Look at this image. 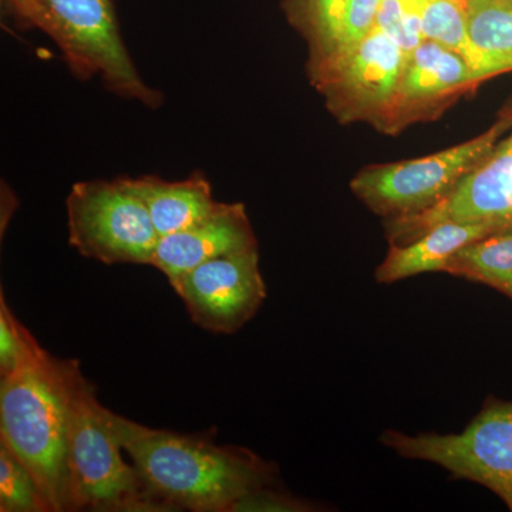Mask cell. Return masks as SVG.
I'll use <instances>...</instances> for the list:
<instances>
[{"instance_id":"obj_13","label":"cell","mask_w":512,"mask_h":512,"mask_svg":"<svg viewBox=\"0 0 512 512\" xmlns=\"http://www.w3.org/2000/svg\"><path fill=\"white\" fill-rule=\"evenodd\" d=\"M124 180L146 204L160 238L210 217L222 204L215 200L212 185L202 173L178 181L163 180L157 175Z\"/></svg>"},{"instance_id":"obj_18","label":"cell","mask_w":512,"mask_h":512,"mask_svg":"<svg viewBox=\"0 0 512 512\" xmlns=\"http://www.w3.org/2000/svg\"><path fill=\"white\" fill-rule=\"evenodd\" d=\"M0 511L55 512L32 471L0 441Z\"/></svg>"},{"instance_id":"obj_7","label":"cell","mask_w":512,"mask_h":512,"mask_svg":"<svg viewBox=\"0 0 512 512\" xmlns=\"http://www.w3.org/2000/svg\"><path fill=\"white\" fill-rule=\"evenodd\" d=\"M380 441L404 458L429 461L484 485L512 511V402L490 397L460 434L386 430Z\"/></svg>"},{"instance_id":"obj_5","label":"cell","mask_w":512,"mask_h":512,"mask_svg":"<svg viewBox=\"0 0 512 512\" xmlns=\"http://www.w3.org/2000/svg\"><path fill=\"white\" fill-rule=\"evenodd\" d=\"M70 245L106 265H151L160 241L150 212L124 177L76 183L66 200Z\"/></svg>"},{"instance_id":"obj_8","label":"cell","mask_w":512,"mask_h":512,"mask_svg":"<svg viewBox=\"0 0 512 512\" xmlns=\"http://www.w3.org/2000/svg\"><path fill=\"white\" fill-rule=\"evenodd\" d=\"M406 53L373 28L355 45L308 64L312 86L340 124L367 123L379 130L402 76Z\"/></svg>"},{"instance_id":"obj_10","label":"cell","mask_w":512,"mask_h":512,"mask_svg":"<svg viewBox=\"0 0 512 512\" xmlns=\"http://www.w3.org/2000/svg\"><path fill=\"white\" fill-rule=\"evenodd\" d=\"M481 83L463 57L424 40L404 59L402 76L379 131L396 136L413 124L439 119Z\"/></svg>"},{"instance_id":"obj_16","label":"cell","mask_w":512,"mask_h":512,"mask_svg":"<svg viewBox=\"0 0 512 512\" xmlns=\"http://www.w3.org/2000/svg\"><path fill=\"white\" fill-rule=\"evenodd\" d=\"M421 26L424 39L463 57L483 82L490 79L485 73L483 56L471 40L467 0H423Z\"/></svg>"},{"instance_id":"obj_20","label":"cell","mask_w":512,"mask_h":512,"mask_svg":"<svg viewBox=\"0 0 512 512\" xmlns=\"http://www.w3.org/2000/svg\"><path fill=\"white\" fill-rule=\"evenodd\" d=\"M40 348L20 320L10 311L5 295H0V376L15 372Z\"/></svg>"},{"instance_id":"obj_15","label":"cell","mask_w":512,"mask_h":512,"mask_svg":"<svg viewBox=\"0 0 512 512\" xmlns=\"http://www.w3.org/2000/svg\"><path fill=\"white\" fill-rule=\"evenodd\" d=\"M471 40L494 77L512 72V0H467Z\"/></svg>"},{"instance_id":"obj_12","label":"cell","mask_w":512,"mask_h":512,"mask_svg":"<svg viewBox=\"0 0 512 512\" xmlns=\"http://www.w3.org/2000/svg\"><path fill=\"white\" fill-rule=\"evenodd\" d=\"M498 231L478 222L446 221L434 225L406 244H390L386 259L376 269L379 284H393L427 272H446L461 248Z\"/></svg>"},{"instance_id":"obj_14","label":"cell","mask_w":512,"mask_h":512,"mask_svg":"<svg viewBox=\"0 0 512 512\" xmlns=\"http://www.w3.org/2000/svg\"><path fill=\"white\" fill-rule=\"evenodd\" d=\"M446 274L490 286L512 301V227L461 248L448 262Z\"/></svg>"},{"instance_id":"obj_3","label":"cell","mask_w":512,"mask_h":512,"mask_svg":"<svg viewBox=\"0 0 512 512\" xmlns=\"http://www.w3.org/2000/svg\"><path fill=\"white\" fill-rule=\"evenodd\" d=\"M109 409L80 372L74 382L67 430L70 498L73 511H174L148 490L136 467L120 454Z\"/></svg>"},{"instance_id":"obj_24","label":"cell","mask_w":512,"mask_h":512,"mask_svg":"<svg viewBox=\"0 0 512 512\" xmlns=\"http://www.w3.org/2000/svg\"><path fill=\"white\" fill-rule=\"evenodd\" d=\"M500 117L508 124V131H510L508 137H510L512 141V101H510L507 106L503 107V110L500 111Z\"/></svg>"},{"instance_id":"obj_19","label":"cell","mask_w":512,"mask_h":512,"mask_svg":"<svg viewBox=\"0 0 512 512\" xmlns=\"http://www.w3.org/2000/svg\"><path fill=\"white\" fill-rule=\"evenodd\" d=\"M423 0H383L375 28L390 37L404 53L413 52L424 42L421 26Z\"/></svg>"},{"instance_id":"obj_21","label":"cell","mask_w":512,"mask_h":512,"mask_svg":"<svg viewBox=\"0 0 512 512\" xmlns=\"http://www.w3.org/2000/svg\"><path fill=\"white\" fill-rule=\"evenodd\" d=\"M382 2L383 0H346L345 15L335 52L355 45L372 32Z\"/></svg>"},{"instance_id":"obj_17","label":"cell","mask_w":512,"mask_h":512,"mask_svg":"<svg viewBox=\"0 0 512 512\" xmlns=\"http://www.w3.org/2000/svg\"><path fill=\"white\" fill-rule=\"evenodd\" d=\"M345 8L346 0H285L289 22L308 43V64L335 52Z\"/></svg>"},{"instance_id":"obj_9","label":"cell","mask_w":512,"mask_h":512,"mask_svg":"<svg viewBox=\"0 0 512 512\" xmlns=\"http://www.w3.org/2000/svg\"><path fill=\"white\" fill-rule=\"evenodd\" d=\"M195 325L232 335L254 318L266 299L258 251L221 256L171 282Z\"/></svg>"},{"instance_id":"obj_11","label":"cell","mask_w":512,"mask_h":512,"mask_svg":"<svg viewBox=\"0 0 512 512\" xmlns=\"http://www.w3.org/2000/svg\"><path fill=\"white\" fill-rule=\"evenodd\" d=\"M258 251L245 205L222 202L210 217L158 241L151 266L174 282L198 265L221 256Z\"/></svg>"},{"instance_id":"obj_1","label":"cell","mask_w":512,"mask_h":512,"mask_svg":"<svg viewBox=\"0 0 512 512\" xmlns=\"http://www.w3.org/2000/svg\"><path fill=\"white\" fill-rule=\"evenodd\" d=\"M109 421L148 490L174 511L231 512L247 495L278 485L275 464L247 448L153 429L111 410Z\"/></svg>"},{"instance_id":"obj_23","label":"cell","mask_w":512,"mask_h":512,"mask_svg":"<svg viewBox=\"0 0 512 512\" xmlns=\"http://www.w3.org/2000/svg\"><path fill=\"white\" fill-rule=\"evenodd\" d=\"M6 2L9 3L10 8L15 10L20 19L52 37V22H50L45 8L37 0H6Z\"/></svg>"},{"instance_id":"obj_6","label":"cell","mask_w":512,"mask_h":512,"mask_svg":"<svg viewBox=\"0 0 512 512\" xmlns=\"http://www.w3.org/2000/svg\"><path fill=\"white\" fill-rule=\"evenodd\" d=\"M52 22L50 39L82 79L100 76L111 93L147 107L163 94L144 82L128 55L111 0H37Z\"/></svg>"},{"instance_id":"obj_22","label":"cell","mask_w":512,"mask_h":512,"mask_svg":"<svg viewBox=\"0 0 512 512\" xmlns=\"http://www.w3.org/2000/svg\"><path fill=\"white\" fill-rule=\"evenodd\" d=\"M306 501L281 493L276 487L262 488L239 500L231 512L251 511H312Z\"/></svg>"},{"instance_id":"obj_2","label":"cell","mask_w":512,"mask_h":512,"mask_svg":"<svg viewBox=\"0 0 512 512\" xmlns=\"http://www.w3.org/2000/svg\"><path fill=\"white\" fill-rule=\"evenodd\" d=\"M77 360L59 359L40 346L0 382V441L26 464L53 511H73L67 464L70 400Z\"/></svg>"},{"instance_id":"obj_4","label":"cell","mask_w":512,"mask_h":512,"mask_svg":"<svg viewBox=\"0 0 512 512\" xmlns=\"http://www.w3.org/2000/svg\"><path fill=\"white\" fill-rule=\"evenodd\" d=\"M507 131L508 124L498 117L497 123L480 136L439 153L367 165L350 181V190L384 220L419 215L443 201Z\"/></svg>"}]
</instances>
